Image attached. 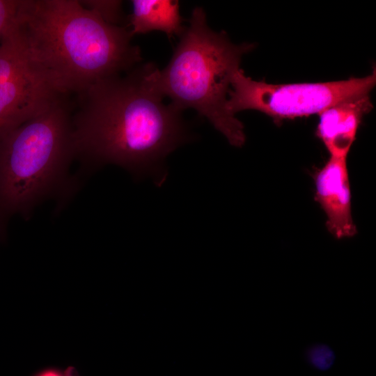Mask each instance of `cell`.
<instances>
[{
	"label": "cell",
	"mask_w": 376,
	"mask_h": 376,
	"mask_svg": "<svg viewBox=\"0 0 376 376\" xmlns=\"http://www.w3.org/2000/svg\"><path fill=\"white\" fill-rule=\"evenodd\" d=\"M39 376H63L60 373L54 371V370H48L46 372L42 373ZM66 376H71L70 374H68Z\"/></svg>",
	"instance_id": "cell-13"
},
{
	"label": "cell",
	"mask_w": 376,
	"mask_h": 376,
	"mask_svg": "<svg viewBox=\"0 0 376 376\" xmlns=\"http://www.w3.org/2000/svg\"><path fill=\"white\" fill-rule=\"evenodd\" d=\"M307 361L319 370H327L334 364L335 354L327 345L317 344L311 346L306 352Z\"/></svg>",
	"instance_id": "cell-11"
},
{
	"label": "cell",
	"mask_w": 376,
	"mask_h": 376,
	"mask_svg": "<svg viewBox=\"0 0 376 376\" xmlns=\"http://www.w3.org/2000/svg\"><path fill=\"white\" fill-rule=\"evenodd\" d=\"M146 63L100 81L77 96L72 113L75 157L161 176L166 157L189 139L182 111L150 85Z\"/></svg>",
	"instance_id": "cell-1"
},
{
	"label": "cell",
	"mask_w": 376,
	"mask_h": 376,
	"mask_svg": "<svg viewBox=\"0 0 376 376\" xmlns=\"http://www.w3.org/2000/svg\"><path fill=\"white\" fill-rule=\"evenodd\" d=\"M81 3L87 8L97 15L105 22L116 26L124 18L123 2L117 0H86Z\"/></svg>",
	"instance_id": "cell-10"
},
{
	"label": "cell",
	"mask_w": 376,
	"mask_h": 376,
	"mask_svg": "<svg viewBox=\"0 0 376 376\" xmlns=\"http://www.w3.org/2000/svg\"><path fill=\"white\" fill-rule=\"evenodd\" d=\"M64 97L32 59L15 17L0 40V130L20 125Z\"/></svg>",
	"instance_id": "cell-6"
},
{
	"label": "cell",
	"mask_w": 376,
	"mask_h": 376,
	"mask_svg": "<svg viewBox=\"0 0 376 376\" xmlns=\"http://www.w3.org/2000/svg\"><path fill=\"white\" fill-rule=\"evenodd\" d=\"M129 22L130 31L136 34L152 31H163L168 36L181 35L182 26L179 2L173 0H133Z\"/></svg>",
	"instance_id": "cell-9"
},
{
	"label": "cell",
	"mask_w": 376,
	"mask_h": 376,
	"mask_svg": "<svg viewBox=\"0 0 376 376\" xmlns=\"http://www.w3.org/2000/svg\"><path fill=\"white\" fill-rule=\"evenodd\" d=\"M375 83V69L366 77L343 81L271 84L252 79L240 68L232 79L226 109L234 116L243 110L259 111L279 124L284 119L320 114L343 100L370 93Z\"/></svg>",
	"instance_id": "cell-5"
},
{
	"label": "cell",
	"mask_w": 376,
	"mask_h": 376,
	"mask_svg": "<svg viewBox=\"0 0 376 376\" xmlns=\"http://www.w3.org/2000/svg\"><path fill=\"white\" fill-rule=\"evenodd\" d=\"M251 43H233L223 31L207 24L203 8L195 7L189 25L180 35L167 65L159 70L146 63V77L162 97L178 109H193L207 118L233 146L241 147L246 136L242 123L226 109L233 77Z\"/></svg>",
	"instance_id": "cell-3"
},
{
	"label": "cell",
	"mask_w": 376,
	"mask_h": 376,
	"mask_svg": "<svg viewBox=\"0 0 376 376\" xmlns=\"http://www.w3.org/2000/svg\"><path fill=\"white\" fill-rule=\"evenodd\" d=\"M19 3V0H0V40L14 20Z\"/></svg>",
	"instance_id": "cell-12"
},
{
	"label": "cell",
	"mask_w": 376,
	"mask_h": 376,
	"mask_svg": "<svg viewBox=\"0 0 376 376\" xmlns=\"http://www.w3.org/2000/svg\"><path fill=\"white\" fill-rule=\"evenodd\" d=\"M315 200L326 214V226L336 239L352 237L357 230L352 215L347 157L330 156L313 175Z\"/></svg>",
	"instance_id": "cell-7"
},
{
	"label": "cell",
	"mask_w": 376,
	"mask_h": 376,
	"mask_svg": "<svg viewBox=\"0 0 376 376\" xmlns=\"http://www.w3.org/2000/svg\"><path fill=\"white\" fill-rule=\"evenodd\" d=\"M15 21L32 59L62 95L77 96L138 66L127 26L109 24L78 0H19Z\"/></svg>",
	"instance_id": "cell-2"
},
{
	"label": "cell",
	"mask_w": 376,
	"mask_h": 376,
	"mask_svg": "<svg viewBox=\"0 0 376 376\" xmlns=\"http://www.w3.org/2000/svg\"><path fill=\"white\" fill-rule=\"evenodd\" d=\"M74 157L68 97L19 125L0 130V210H31L59 184Z\"/></svg>",
	"instance_id": "cell-4"
},
{
	"label": "cell",
	"mask_w": 376,
	"mask_h": 376,
	"mask_svg": "<svg viewBox=\"0 0 376 376\" xmlns=\"http://www.w3.org/2000/svg\"><path fill=\"white\" fill-rule=\"evenodd\" d=\"M373 109L369 93L354 95L321 112L315 134L330 156L347 157L364 115Z\"/></svg>",
	"instance_id": "cell-8"
}]
</instances>
